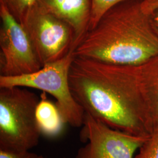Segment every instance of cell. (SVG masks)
Here are the masks:
<instances>
[{
    "label": "cell",
    "mask_w": 158,
    "mask_h": 158,
    "mask_svg": "<svg viewBox=\"0 0 158 158\" xmlns=\"http://www.w3.org/2000/svg\"><path fill=\"white\" fill-rule=\"evenodd\" d=\"M69 85L76 102L94 118L132 135L152 133L139 66L75 56L70 69Z\"/></svg>",
    "instance_id": "cell-1"
},
{
    "label": "cell",
    "mask_w": 158,
    "mask_h": 158,
    "mask_svg": "<svg viewBox=\"0 0 158 158\" xmlns=\"http://www.w3.org/2000/svg\"><path fill=\"white\" fill-rule=\"evenodd\" d=\"M143 0H125L114 6L85 34L75 56L120 65L139 66L158 55V35Z\"/></svg>",
    "instance_id": "cell-2"
},
{
    "label": "cell",
    "mask_w": 158,
    "mask_h": 158,
    "mask_svg": "<svg viewBox=\"0 0 158 158\" xmlns=\"http://www.w3.org/2000/svg\"><path fill=\"white\" fill-rule=\"evenodd\" d=\"M40 99L24 87L0 88V149L27 151L38 144L36 110Z\"/></svg>",
    "instance_id": "cell-3"
},
{
    "label": "cell",
    "mask_w": 158,
    "mask_h": 158,
    "mask_svg": "<svg viewBox=\"0 0 158 158\" xmlns=\"http://www.w3.org/2000/svg\"><path fill=\"white\" fill-rule=\"evenodd\" d=\"M74 57L72 50L62 59L46 64L32 73L0 76V88L29 87L49 93L55 98V104L65 123L81 127L84 122L85 110L74 98L69 85V72Z\"/></svg>",
    "instance_id": "cell-4"
},
{
    "label": "cell",
    "mask_w": 158,
    "mask_h": 158,
    "mask_svg": "<svg viewBox=\"0 0 158 158\" xmlns=\"http://www.w3.org/2000/svg\"><path fill=\"white\" fill-rule=\"evenodd\" d=\"M21 25L28 35L42 67L74 51L72 28L36 2L28 11Z\"/></svg>",
    "instance_id": "cell-5"
},
{
    "label": "cell",
    "mask_w": 158,
    "mask_h": 158,
    "mask_svg": "<svg viewBox=\"0 0 158 158\" xmlns=\"http://www.w3.org/2000/svg\"><path fill=\"white\" fill-rule=\"evenodd\" d=\"M80 139L86 143L76 158H134L148 136L115 130L85 112Z\"/></svg>",
    "instance_id": "cell-6"
},
{
    "label": "cell",
    "mask_w": 158,
    "mask_h": 158,
    "mask_svg": "<svg viewBox=\"0 0 158 158\" xmlns=\"http://www.w3.org/2000/svg\"><path fill=\"white\" fill-rule=\"evenodd\" d=\"M0 76L32 73L42 68L28 35L5 6L0 4Z\"/></svg>",
    "instance_id": "cell-7"
},
{
    "label": "cell",
    "mask_w": 158,
    "mask_h": 158,
    "mask_svg": "<svg viewBox=\"0 0 158 158\" xmlns=\"http://www.w3.org/2000/svg\"><path fill=\"white\" fill-rule=\"evenodd\" d=\"M36 3L72 28L74 33V51L89 30L90 0H36Z\"/></svg>",
    "instance_id": "cell-8"
},
{
    "label": "cell",
    "mask_w": 158,
    "mask_h": 158,
    "mask_svg": "<svg viewBox=\"0 0 158 158\" xmlns=\"http://www.w3.org/2000/svg\"><path fill=\"white\" fill-rule=\"evenodd\" d=\"M139 73L142 93L152 133L158 131V55L139 66Z\"/></svg>",
    "instance_id": "cell-9"
},
{
    "label": "cell",
    "mask_w": 158,
    "mask_h": 158,
    "mask_svg": "<svg viewBox=\"0 0 158 158\" xmlns=\"http://www.w3.org/2000/svg\"><path fill=\"white\" fill-rule=\"evenodd\" d=\"M36 119L41 135L50 138L59 135L66 124L56 104L48 100L45 92L40 95L36 110Z\"/></svg>",
    "instance_id": "cell-10"
},
{
    "label": "cell",
    "mask_w": 158,
    "mask_h": 158,
    "mask_svg": "<svg viewBox=\"0 0 158 158\" xmlns=\"http://www.w3.org/2000/svg\"><path fill=\"white\" fill-rule=\"evenodd\" d=\"M91 17L89 30L94 28L102 16L114 6L125 0H90Z\"/></svg>",
    "instance_id": "cell-11"
},
{
    "label": "cell",
    "mask_w": 158,
    "mask_h": 158,
    "mask_svg": "<svg viewBox=\"0 0 158 158\" xmlns=\"http://www.w3.org/2000/svg\"><path fill=\"white\" fill-rule=\"evenodd\" d=\"M36 0H0L18 22L22 23L23 18Z\"/></svg>",
    "instance_id": "cell-12"
},
{
    "label": "cell",
    "mask_w": 158,
    "mask_h": 158,
    "mask_svg": "<svg viewBox=\"0 0 158 158\" xmlns=\"http://www.w3.org/2000/svg\"><path fill=\"white\" fill-rule=\"evenodd\" d=\"M134 158H158V131L149 135L136 153Z\"/></svg>",
    "instance_id": "cell-13"
},
{
    "label": "cell",
    "mask_w": 158,
    "mask_h": 158,
    "mask_svg": "<svg viewBox=\"0 0 158 158\" xmlns=\"http://www.w3.org/2000/svg\"><path fill=\"white\" fill-rule=\"evenodd\" d=\"M36 154L27 151H14L0 149V158H34Z\"/></svg>",
    "instance_id": "cell-14"
},
{
    "label": "cell",
    "mask_w": 158,
    "mask_h": 158,
    "mask_svg": "<svg viewBox=\"0 0 158 158\" xmlns=\"http://www.w3.org/2000/svg\"><path fill=\"white\" fill-rule=\"evenodd\" d=\"M142 11L147 14H151L158 8V0H143L142 2Z\"/></svg>",
    "instance_id": "cell-15"
},
{
    "label": "cell",
    "mask_w": 158,
    "mask_h": 158,
    "mask_svg": "<svg viewBox=\"0 0 158 158\" xmlns=\"http://www.w3.org/2000/svg\"><path fill=\"white\" fill-rule=\"evenodd\" d=\"M151 15L152 18L153 26L158 35V8L152 12L151 14Z\"/></svg>",
    "instance_id": "cell-16"
},
{
    "label": "cell",
    "mask_w": 158,
    "mask_h": 158,
    "mask_svg": "<svg viewBox=\"0 0 158 158\" xmlns=\"http://www.w3.org/2000/svg\"><path fill=\"white\" fill-rule=\"evenodd\" d=\"M34 158H46L43 156H41V155H36V156H35Z\"/></svg>",
    "instance_id": "cell-17"
}]
</instances>
